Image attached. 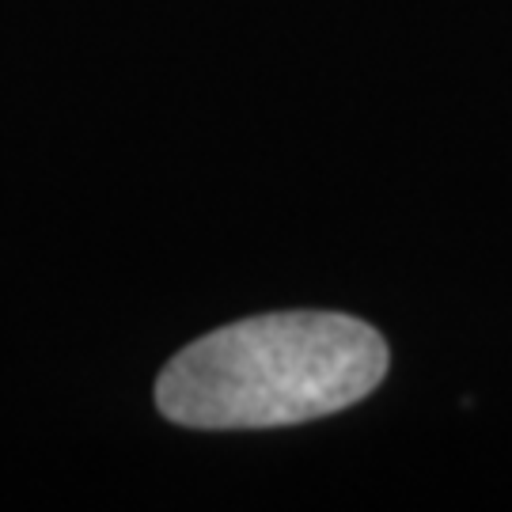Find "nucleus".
<instances>
[{
	"instance_id": "obj_1",
	"label": "nucleus",
	"mask_w": 512,
	"mask_h": 512,
	"mask_svg": "<svg viewBox=\"0 0 512 512\" xmlns=\"http://www.w3.org/2000/svg\"><path fill=\"white\" fill-rule=\"evenodd\" d=\"M387 372L376 330L334 311L258 315L186 346L156 406L186 429H274L361 403Z\"/></svg>"
}]
</instances>
